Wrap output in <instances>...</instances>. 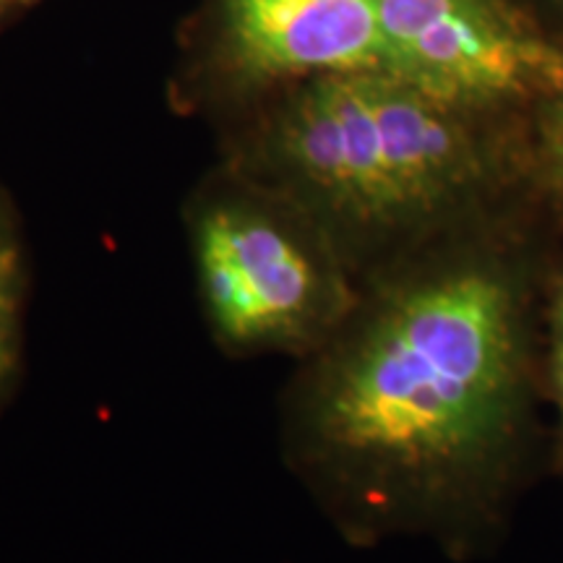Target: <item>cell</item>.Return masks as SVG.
<instances>
[{
	"mask_svg": "<svg viewBox=\"0 0 563 563\" xmlns=\"http://www.w3.org/2000/svg\"><path fill=\"white\" fill-rule=\"evenodd\" d=\"M540 277L509 243L446 238L298 361L282 452L350 534L460 545L496 517L530 443Z\"/></svg>",
	"mask_w": 563,
	"mask_h": 563,
	"instance_id": "6da1fadb",
	"label": "cell"
},
{
	"mask_svg": "<svg viewBox=\"0 0 563 563\" xmlns=\"http://www.w3.org/2000/svg\"><path fill=\"white\" fill-rule=\"evenodd\" d=\"M277 191L336 245L361 287L446 241L490 162L464 110L386 70L308 79L262 141Z\"/></svg>",
	"mask_w": 563,
	"mask_h": 563,
	"instance_id": "7a4b0ae2",
	"label": "cell"
},
{
	"mask_svg": "<svg viewBox=\"0 0 563 563\" xmlns=\"http://www.w3.org/2000/svg\"><path fill=\"white\" fill-rule=\"evenodd\" d=\"M191 258L203 323L235 357L313 355L363 290L327 232L285 194L279 203H203L191 222Z\"/></svg>",
	"mask_w": 563,
	"mask_h": 563,
	"instance_id": "3957f363",
	"label": "cell"
},
{
	"mask_svg": "<svg viewBox=\"0 0 563 563\" xmlns=\"http://www.w3.org/2000/svg\"><path fill=\"white\" fill-rule=\"evenodd\" d=\"M384 70L449 108L473 110L563 84V63L519 30L496 0H373Z\"/></svg>",
	"mask_w": 563,
	"mask_h": 563,
	"instance_id": "277c9868",
	"label": "cell"
},
{
	"mask_svg": "<svg viewBox=\"0 0 563 563\" xmlns=\"http://www.w3.org/2000/svg\"><path fill=\"white\" fill-rule=\"evenodd\" d=\"M238 63L258 79L384 70L373 0H228Z\"/></svg>",
	"mask_w": 563,
	"mask_h": 563,
	"instance_id": "5b68a950",
	"label": "cell"
},
{
	"mask_svg": "<svg viewBox=\"0 0 563 563\" xmlns=\"http://www.w3.org/2000/svg\"><path fill=\"white\" fill-rule=\"evenodd\" d=\"M21 306H24V266L16 241L0 220V391L19 363Z\"/></svg>",
	"mask_w": 563,
	"mask_h": 563,
	"instance_id": "8992f818",
	"label": "cell"
},
{
	"mask_svg": "<svg viewBox=\"0 0 563 563\" xmlns=\"http://www.w3.org/2000/svg\"><path fill=\"white\" fill-rule=\"evenodd\" d=\"M548 329H551V382L559 402L561 433H563V272H555L548 285Z\"/></svg>",
	"mask_w": 563,
	"mask_h": 563,
	"instance_id": "52a82bcc",
	"label": "cell"
},
{
	"mask_svg": "<svg viewBox=\"0 0 563 563\" xmlns=\"http://www.w3.org/2000/svg\"><path fill=\"white\" fill-rule=\"evenodd\" d=\"M543 157L553 186L563 194V91L548 110L543 123Z\"/></svg>",
	"mask_w": 563,
	"mask_h": 563,
	"instance_id": "ba28073f",
	"label": "cell"
}]
</instances>
